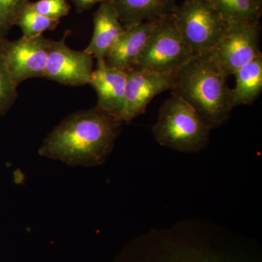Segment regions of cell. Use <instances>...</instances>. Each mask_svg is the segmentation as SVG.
<instances>
[{
  "mask_svg": "<svg viewBox=\"0 0 262 262\" xmlns=\"http://www.w3.org/2000/svg\"><path fill=\"white\" fill-rule=\"evenodd\" d=\"M122 123L97 106L77 112L48 134L39 154L71 166H97L113 151Z\"/></svg>",
  "mask_w": 262,
  "mask_h": 262,
  "instance_id": "6da1fadb",
  "label": "cell"
},
{
  "mask_svg": "<svg viewBox=\"0 0 262 262\" xmlns=\"http://www.w3.org/2000/svg\"><path fill=\"white\" fill-rule=\"evenodd\" d=\"M227 78L210 51L196 53L174 75L172 94L192 106L210 128H216L232 110Z\"/></svg>",
  "mask_w": 262,
  "mask_h": 262,
  "instance_id": "7a4b0ae2",
  "label": "cell"
},
{
  "mask_svg": "<svg viewBox=\"0 0 262 262\" xmlns=\"http://www.w3.org/2000/svg\"><path fill=\"white\" fill-rule=\"evenodd\" d=\"M211 130L192 106L174 94L162 105L158 121L152 127L160 145L187 153L204 149L209 142Z\"/></svg>",
  "mask_w": 262,
  "mask_h": 262,
  "instance_id": "3957f363",
  "label": "cell"
},
{
  "mask_svg": "<svg viewBox=\"0 0 262 262\" xmlns=\"http://www.w3.org/2000/svg\"><path fill=\"white\" fill-rule=\"evenodd\" d=\"M172 18L194 54L213 50L225 35L229 23L208 0H184L177 6Z\"/></svg>",
  "mask_w": 262,
  "mask_h": 262,
  "instance_id": "277c9868",
  "label": "cell"
},
{
  "mask_svg": "<svg viewBox=\"0 0 262 262\" xmlns=\"http://www.w3.org/2000/svg\"><path fill=\"white\" fill-rule=\"evenodd\" d=\"M194 55L184 42L172 15L158 19L133 70L176 74Z\"/></svg>",
  "mask_w": 262,
  "mask_h": 262,
  "instance_id": "5b68a950",
  "label": "cell"
},
{
  "mask_svg": "<svg viewBox=\"0 0 262 262\" xmlns=\"http://www.w3.org/2000/svg\"><path fill=\"white\" fill-rule=\"evenodd\" d=\"M259 21L229 22L220 42L210 51L212 60L226 77L261 54L259 46Z\"/></svg>",
  "mask_w": 262,
  "mask_h": 262,
  "instance_id": "8992f818",
  "label": "cell"
},
{
  "mask_svg": "<svg viewBox=\"0 0 262 262\" xmlns=\"http://www.w3.org/2000/svg\"><path fill=\"white\" fill-rule=\"evenodd\" d=\"M51 39L43 35L0 39V53L17 85L34 77H45Z\"/></svg>",
  "mask_w": 262,
  "mask_h": 262,
  "instance_id": "52a82bcc",
  "label": "cell"
},
{
  "mask_svg": "<svg viewBox=\"0 0 262 262\" xmlns=\"http://www.w3.org/2000/svg\"><path fill=\"white\" fill-rule=\"evenodd\" d=\"M69 33L66 32L59 40H51L44 78L64 85H85L89 84L94 71V57L85 51L69 47Z\"/></svg>",
  "mask_w": 262,
  "mask_h": 262,
  "instance_id": "ba28073f",
  "label": "cell"
},
{
  "mask_svg": "<svg viewBox=\"0 0 262 262\" xmlns=\"http://www.w3.org/2000/svg\"><path fill=\"white\" fill-rule=\"evenodd\" d=\"M175 74H163L145 70L127 72L125 106L120 117L123 122H130L146 113L151 100L164 91L173 89Z\"/></svg>",
  "mask_w": 262,
  "mask_h": 262,
  "instance_id": "9c48e42d",
  "label": "cell"
},
{
  "mask_svg": "<svg viewBox=\"0 0 262 262\" xmlns=\"http://www.w3.org/2000/svg\"><path fill=\"white\" fill-rule=\"evenodd\" d=\"M126 83L127 72L110 67L105 60H101L97 61L89 84L97 94L96 106L120 120L125 106Z\"/></svg>",
  "mask_w": 262,
  "mask_h": 262,
  "instance_id": "30bf717a",
  "label": "cell"
},
{
  "mask_svg": "<svg viewBox=\"0 0 262 262\" xmlns=\"http://www.w3.org/2000/svg\"><path fill=\"white\" fill-rule=\"evenodd\" d=\"M156 20H149L125 29L105 61L110 67L128 72L135 67L138 58L156 25Z\"/></svg>",
  "mask_w": 262,
  "mask_h": 262,
  "instance_id": "8fae6325",
  "label": "cell"
},
{
  "mask_svg": "<svg viewBox=\"0 0 262 262\" xmlns=\"http://www.w3.org/2000/svg\"><path fill=\"white\" fill-rule=\"evenodd\" d=\"M124 31L125 28L111 2H103L94 13V32L84 51L96 61L105 60Z\"/></svg>",
  "mask_w": 262,
  "mask_h": 262,
  "instance_id": "7c38bea8",
  "label": "cell"
},
{
  "mask_svg": "<svg viewBox=\"0 0 262 262\" xmlns=\"http://www.w3.org/2000/svg\"><path fill=\"white\" fill-rule=\"evenodd\" d=\"M119 19L127 29L149 20L173 14L178 5L176 0H110Z\"/></svg>",
  "mask_w": 262,
  "mask_h": 262,
  "instance_id": "4fadbf2b",
  "label": "cell"
},
{
  "mask_svg": "<svg viewBox=\"0 0 262 262\" xmlns=\"http://www.w3.org/2000/svg\"><path fill=\"white\" fill-rule=\"evenodd\" d=\"M234 76L236 84L230 89L229 96L232 108L254 102L262 91V55L239 69Z\"/></svg>",
  "mask_w": 262,
  "mask_h": 262,
  "instance_id": "5bb4252c",
  "label": "cell"
},
{
  "mask_svg": "<svg viewBox=\"0 0 262 262\" xmlns=\"http://www.w3.org/2000/svg\"><path fill=\"white\" fill-rule=\"evenodd\" d=\"M208 1L227 21H259L262 5L256 0Z\"/></svg>",
  "mask_w": 262,
  "mask_h": 262,
  "instance_id": "9a60e30c",
  "label": "cell"
},
{
  "mask_svg": "<svg viewBox=\"0 0 262 262\" xmlns=\"http://www.w3.org/2000/svg\"><path fill=\"white\" fill-rule=\"evenodd\" d=\"M61 20L48 18L39 14L33 8L32 3L27 1L15 19V25L21 29L23 37L33 38L42 35L46 31H53Z\"/></svg>",
  "mask_w": 262,
  "mask_h": 262,
  "instance_id": "2e32d148",
  "label": "cell"
},
{
  "mask_svg": "<svg viewBox=\"0 0 262 262\" xmlns=\"http://www.w3.org/2000/svg\"><path fill=\"white\" fill-rule=\"evenodd\" d=\"M17 85L0 53V117L8 113L18 97Z\"/></svg>",
  "mask_w": 262,
  "mask_h": 262,
  "instance_id": "e0dca14e",
  "label": "cell"
},
{
  "mask_svg": "<svg viewBox=\"0 0 262 262\" xmlns=\"http://www.w3.org/2000/svg\"><path fill=\"white\" fill-rule=\"evenodd\" d=\"M29 0H0V39L6 37L15 19Z\"/></svg>",
  "mask_w": 262,
  "mask_h": 262,
  "instance_id": "ac0fdd59",
  "label": "cell"
},
{
  "mask_svg": "<svg viewBox=\"0 0 262 262\" xmlns=\"http://www.w3.org/2000/svg\"><path fill=\"white\" fill-rule=\"evenodd\" d=\"M33 8L48 18L61 20L70 13L71 7L68 0H39L32 3Z\"/></svg>",
  "mask_w": 262,
  "mask_h": 262,
  "instance_id": "d6986e66",
  "label": "cell"
},
{
  "mask_svg": "<svg viewBox=\"0 0 262 262\" xmlns=\"http://www.w3.org/2000/svg\"><path fill=\"white\" fill-rule=\"evenodd\" d=\"M75 5L77 13H82L94 8L95 5L101 4L106 0H71Z\"/></svg>",
  "mask_w": 262,
  "mask_h": 262,
  "instance_id": "ffe728a7",
  "label": "cell"
},
{
  "mask_svg": "<svg viewBox=\"0 0 262 262\" xmlns=\"http://www.w3.org/2000/svg\"><path fill=\"white\" fill-rule=\"evenodd\" d=\"M258 2V3H259L260 5H262V0H256Z\"/></svg>",
  "mask_w": 262,
  "mask_h": 262,
  "instance_id": "44dd1931",
  "label": "cell"
}]
</instances>
